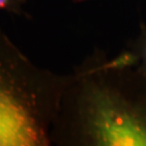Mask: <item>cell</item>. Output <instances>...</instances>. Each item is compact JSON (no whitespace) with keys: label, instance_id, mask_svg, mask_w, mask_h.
<instances>
[{"label":"cell","instance_id":"6da1fadb","mask_svg":"<svg viewBox=\"0 0 146 146\" xmlns=\"http://www.w3.org/2000/svg\"><path fill=\"white\" fill-rule=\"evenodd\" d=\"M51 146H146V72L129 48H95L74 67L50 133Z\"/></svg>","mask_w":146,"mask_h":146},{"label":"cell","instance_id":"7a4b0ae2","mask_svg":"<svg viewBox=\"0 0 146 146\" xmlns=\"http://www.w3.org/2000/svg\"><path fill=\"white\" fill-rule=\"evenodd\" d=\"M68 76L37 65L0 28V146H51Z\"/></svg>","mask_w":146,"mask_h":146},{"label":"cell","instance_id":"3957f363","mask_svg":"<svg viewBox=\"0 0 146 146\" xmlns=\"http://www.w3.org/2000/svg\"><path fill=\"white\" fill-rule=\"evenodd\" d=\"M139 60V67L146 72V24L141 22L137 36L131 40L128 47Z\"/></svg>","mask_w":146,"mask_h":146},{"label":"cell","instance_id":"277c9868","mask_svg":"<svg viewBox=\"0 0 146 146\" xmlns=\"http://www.w3.org/2000/svg\"><path fill=\"white\" fill-rule=\"evenodd\" d=\"M26 0H0V11L16 16H26Z\"/></svg>","mask_w":146,"mask_h":146},{"label":"cell","instance_id":"5b68a950","mask_svg":"<svg viewBox=\"0 0 146 146\" xmlns=\"http://www.w3.org/2000/svg\"><path fill=\"white\" fill-rule=\"evenodd\" d=\"M75 1H84V0H75Z\"/></svg>","mask_w":146,"mask_h":146}]
</instances>
